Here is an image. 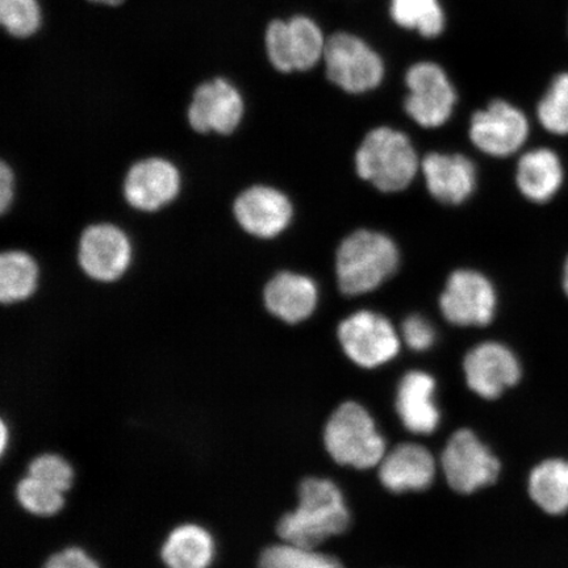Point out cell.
Wrapping results in <instances>:
<instances>
[{"label": "cell", "mask_w": 568, "mask_h": 568, "mask_svg": "<svg viewBox=\"0 0 568 568\" xmlns=\"http://www.w3.org/2000/svg\"><path fill=\"white\" fill-rule=\"evenodd\" d=\"M300 507L284 515L276 528L286 544L316 549L349 525L343 494L328 479H305L300 487Z\"/></svg>", "instance_id": "1"}, {"label": "cell", "mask_w": 568, "mask_h": 568, "mask_svg": "<svg viewBox=\"0 0 568 568\" xmlns=\"http://www.w3.org/2000/svg\"><path fill=\"white\" fill-rule=\"evenodd\" d=\"M322 69L333 88L351 97L378 91L388 77L385 55L364 36L345 30L328 34Z\"/></svg>", "instance_id": "2"}, {"label": "cell", "mask_w": 568, "mask_h": 568, "mask_svg": "<svg viewBox=\"0 0 568 568\" xmlns=\"http://www.w3.org/2000/svg\"><path fill=\"white\" fill-rule=\"evenodd\" d=\"M399 251L386 234L357 231L343 241L337 251V280L345 295L372 293L395 274Z\"/></svg>", "instance_id": "3"}, {"label": "cell", "mask_w": 568, "mask_h": 568, "mask_svg": "<svg viewBox=\"0 0 568 568\" xmlns=\"http://www.w3.org/2000/svg\"><path fill=\"white\" fill-rule=\"evenodd\" d=\"M328 33L308 13L268 21L264 48L268 65L282 75L305 74L322 67Z\"/></svg>", "instance_id": "4"}, {"label": "cell", "mask_w": 568, "mask_h": 568, "mask_svg": "<svg viewBox=\"0 0 568 568\" xmlns=\"http://www.w3.org/2000/svg\"><path fill=\"white\" fill-rule=\"evenodd\" d=\"M357 173L383 193L407 189L415 180L418 158L407 134L389 126L367 133L355 155Z\"/></svg>", "instance_id": "5"}, {"label": "cell", "mask_w": 568, "mask_h": 568, "mask_svg": "<svg viewBox=\"0 0 568 568\" xmlns=\"http://www.w3.org/2000/svg\"><path fill=\"white\" fill-rule=\"evenodd\" d=\"M403 109L407 116L423 128L445 125L459 102V90L449 71L435 60H420L403 75Z\"/></svg>", "instance_id": "6"}, {"label": "cell", "mask_w": 568, "mask_h": 568, "mask_svg": "<svg viewBox=\"0 0 568 568\" xmlns=\"http://www.w3.org/2000/svg\"><path fill=\"white\" fill-rule=\"evenodd\" d=\"M324 442L339 465L371 468L386 456V442L368 412L357 403H345L326 424Z\"/></svg>", "instance_id": "7"}, {"label": "cell", "mask_w": 568, "mask_h": 568, "mask_svg": "<svg viewBox=\"0 0 568 568\" xmlns=\"http://www.w3.org/2000/svg\"><path fill=\"white\" fill-rule=\"evenodd\" d=\"M468 134L483 153L506 159L527 145L531 123L520 105L506 98H493L473 113Z\"/></svg>", "instance_id": "8"}, {"label": "cell", "mask_w": 568, "mask_h": 568, "mask_svg": "<svg viewBox=\"0 0 568 568\" xmlns=\"http://www.w3.org/2000/svg\"><path fill=\"white\" fill-rule=\"evenodd\" d=\"M133 261L132 241L119 225L94 223L84 229L77 243V262L92 282L113 284L124 278Z\"/></svg>", "instance_id": "9"}, {"label": "cell", "mask_w": 568, "mask_h": 568, "mask_svg": "<svg viewBox=\"0 0 568 568\" xmlns=\"http://www.w3.org/2000/svg\"><path fill=\"white\" fill-rule=\"evenodd\" d=\"M182 174L173 161L159 155L134 161L122 183L124 201L134 211L158 213L181 195Z\"/></svg>", "instance_id": "10"}, {"label": "cell", "mask_w": 568, "mask_h": 568, "mask_svg": "<svg viewBox=\"0 0 568 568\" xmlns=\"http://www.w3.org/2000/svg\"><path fill=\"white\" fill-rule=\"evenodd\" d=\"M187 122L197 134L230 138L245 116L244 97L232 82L217 77L203 82L193 92L187 106Z\"/></svg>", "instance_id": "11"}, {"label": "cell", "mask_w": 568, "mask_h": 568, "mask_svg": "<svg viewBox=\"0 0 568 568\" xmlns=\"http://www.w3.org/2000/svg\"><path fill=\"white\" fill-rule=\"evenodd\" d=\"M338 338L347 357L367 368L386 364L400 349L399 336L393 324L371 311H361L345 318L339 325Z\"/></svg>", "instance_id": "12"}, {"label": "cell", "mask_w": 568, "mask_h": 568, "mask_svg": "<svg viewBox=\"0 0 568 568\" xmlns=\"http://www.w3.org/2000/svg\"><path fill=\"white\" fill-rule=\"evenodd\" d=\"M443 467L447 483L460 494L493 485L500 473V462L467 429L458 430L447 443Z\"/></svg>", "instance_id": "13"}, {"label": "cell", "mask_w": 568, "mask_h": 568, "mask_svg": "<svg viewBox=\"0 0 568 568\" xmlns=\"http://www.w3.org/2000/svg\"><path fill=\"white\" fill-rule=\"evenodd\" d=\"M439 307L452 324L485 326L496 314V290L485 275L474 270H458L447 280Z\"/></svg>", "instance_id": "14"}, {"label": "cell", "mask_w": 568, "mask_h": 568, "mask_svg": "<svg viewBox=\"0 0 568 568\" xmlns=\"http://www.w3.org/2000/svg\"><path fill=\"white\" fill-rule=\"evenodd\" d=\"M233 219L241 231L258 240L278 237L294 217L293 203L278 189L254 184L240 191L232 205Z\"/></svg>", "instance_id": "15"}, {"label": "cell", "mask_w": 568, "mask_h": 568, "mask_svg": "<svg viewBox=\"0 0 568 568\" xmlns=\"http://www.w3.org/2000/svg\"><path fill=\"white\" fill-rule=\"evenodd\" d=\"M467 385L485 399H496L521 379V365L513 351L497 343L481 344L466 355Z\"/></svg>", "instance_id": "16"}, {"label": "cell", "mask_w": 568, "mask_h": 568, "mask_svg": "<svg viewBox=\"0 0 568 568\" xmlns=\"http://www.w3.org/2000/svg\"><path fill=\"white\" fill-rule=\"evenodd\" d=\"M565 182L564 160L551 146L531 148L517 161V189L531 204L544 205L552 202L564 189Z\"/></svg>", "instance_id": "17"}, {"label": "cell", "mask_w": 568, "mask_h": 568, "mask_svg": "<svg viewBox=\"0 0 568 568\" xmlns=\"http://www.w3.org/2000/svg\"><path fill=\"white\" fill-rule=\"evenodd\" d=\"M423 173L432 196L445 204L466 202L477 186V169L460 154H428L423 161Z\"/></svg>", "instance_id": "18"}, {"label": "cell", "mask_w": 568, "mask_h": 568, "mask_svg": "<svg viewBox=\"0 0 568 568\" xmlns=\"http://www.w3.org/2000/svg\"><path fill=\"white\" fill-rule=\"evenodd\" d=\"M318 291L307 275L282 272L273 276L264 288L266 310L287 324L307 320L316 310Z\"/></svg>", "instance_id": "19"}, {"label": "cell", "mask_w": 568, "mask_h": 568, "mask_svg": "<svg viewBox=\"0 0 568 568\" xmlns=\"http://www.w3.org/2000/svg\"><path fill=\"white\" fill-rule=\"evenodd\" d=\"M436 464L425 447L415 444L396 446L381 462L379 478L393 493L422 491L432 485Z\"/></svg>", "instance_id": "20"}, {"label": "cell", "mask_w": 568, "mask_h": 568, "mask_svg": "<svg viewBox=\"0 0 568 568\" xmlns=\"http://www.w3.org/2000/svg\"><path fill=\"white\" fill-rule=\"evenodd\" d=\"M436 382L423 372H410L400 382L396 409L406 428L415 435H432L439 424L435 404Z\"/></svg>", "instance_id": "21"}, {"label": "cell", "mask_w": 568, "mask_h": 568, "mask_svg": "<svg viewBox=\"0 0 568 568\" xmlns=\"http://www.w3.org/2000/svg\"><path fill=\"white\" fill-rule=\"evenodd\" d=\"M41 281L39 262L23 248L0 254V302L17 305L32 300Z\"/></svg>", "instance_id": "22"}, {"label": "cell", "mask_w": 568, "mask_h": 568, "mask_svg": "<svg viewBox=\"0 0 568 568\" xmlns=\"http://www.w3.org/2000/svg\"><path fill=\"white\" fill-rule=\"evenodd\" d=\"M388 17L399 30L428 41L442 38L447 27L443 0H388Z\"/></svg>", "instance_id": "23"}, {"label": "cell", "mask_w": 568, "mask_h": 568, "mask_svg": "<svg viewBox=\"0 0 568 568\" xmlns=\"http://www.w3.org/2000/svg\"><path fill=\"white\" fill-rule=\"evenodd\" d=\"M215 545L210 532L197 525L178 527L162 546V559L169 568H209Z\"/></svg>", "instance_id": "24"}, {"label": "cell", "mask_w": 568, "mask_h": 568, "mask_svg": "<svg viewBox=\"0 0 568 568\" xmlns=\"http://www.w3.org/2000/svg\"><path fill=\"white\" fill-rule=\"evenodd\" d=\"M529 494L546 514L558 516L568 510V462L549 459L539 464L529 478Z\"/></svg>", "instance_id": "25"}, {"label": "cell", "mask_w": 568, "mask_h": 568, "mask_svg": "<svg viewBox=\"0 0 568 568\" xmlns=\"http://www.w3.org/2000/svg\"><path fill=\"white\" fill-rule=\"evenodd\" d=\"M539 128L550 136H568V70H559L550 78L535 106Z\"/></svg>", "instance_id": "26"}, {"label": "cell", "mask_w": 568, "mask_h": 568, "mask_svg": "<svg viewBox=\"0 0 568 568\" xmlns=\"http://www.w3.org/2000/svg\"><path fill=\"white\" fill-rule=\"evenodd\" d=\"M258 568H345L339 560L316 549L283 544L262 554Z\"/></svg>", "instance_id": "27"}, {"label": "cell", "mask_w": 568, "mask_h": 568, "mask_svg": "<svg viewBox=\"0 0 568 568\" xmlns=\"http://www.w3.org/2000/svg\"><path fill=\"white\" fill-rule=\"evenodd\" d=\"M0 23L12 38H31L42 24L41 6L38 0H0Z\"/></svg>", "instance_id": "28"}, {"label": "cell", "mask_w": 568, "mask_h": 568, "mask_svg": "<svg viewBox=\"0 0 568 568\" xmlns=\"http://www.w3.org/2000/svg\"><path fill=\"white\" fill-rule=\"evenodd\" d=\"M18 499L28 513L38 516H52L63 506V494L47 483L28 475L17 488Z\"/></svg>", "instance_id": "29"}, {"label": "cell", "mask_w": 568, "mask_h": 568, "mask_svg": "<svg viewBox=\"0 0 568 568\" xmlns=\"http://www.w3.org/2000/svg\"><path fill=\"white\" fill-rule=\"evenodd\" d=\"M28 475L59 489L62 494L73 485L74 477L73 468L65 459L55 454H44V456L36 458L30 465Z\"/></svg>", "instance_id": "30"}, {"label": "cell", "mask_w": 568, "mask_h": 568, "mask_svg": "<svg viewBox=\"0 0 568 568\" xmlns=\"http://www.w3.org/2000/svg\"><path fill=\"white\" fill-rule=\"evenodd\" d=\"M403 337L410 349L417 352L428 351L435 344L436 331L423 316H409L403 324Z\"/></svg>", "instance_id": "31"}, {"label": "cell", "mask_w": 568, "mask_h": 568, "mask_svg": "<svg viewBox=\"0 0 568 568\" xmlns=\"http://www.w3.org/2000/svg\"><path fill=\"white\" fill-rule=\"evenodd\" d=\"M17 180L16 169L11 163L2 160L0 162V213L3 216L12 210L13 203H16Z\"/></svg>", "instance_id": "32"}, {"label": "cell", "mask_w": 568, "mask_h": 568, "mask_svg": "<svg viewBox=\"0 0 568 568\" xmlns=\"http://www.w3.org/2000/svg\"><path fill=\"white\" fill-rule=\"evenodd\" d=\"M44 568H99V566L83 550L70 548L54 554Z\"/></svg>", "instance_id": "33"}, {"label": "cell", "mask_w": 568, "mask_h": 568, "mask_svg": "<svg viewBox=\"0 0 568 568\" xmlns=\"http://www.w3.org/2000/svg\"><path fill=\"white\" fill-rule=\"evenodd\" d=\"M357 2L361 0H302L303 11L314 18L328 17Z\"/></svg>", "instance_id": "34"}, {"label": "cell", "mask_w": 568, "mask_h": 568, "mask_svg": "<svg viewBox=\"0 0 568 568\" xmlns=\"http://www.w3.org/2000/svg\"><path fill=\"white\" fill-rule=\"evenodd\" d=\"M562 288L565 295L568 297V255L565 260L564 268H562Z\"/></svg>", "instance_id": "35"}, {"label": "cell", "mask_w": 568, "mask_h": 568, "mask_svg": "<svg viewBox=\"0 0 568 568\" xmlns=\"http://www.w3.org/2000/svg\"><path fill=\"white\" fill-rule=\"evenodd\" d=\"M89 2L109 7H118L120 4H123L125 0H89Z\"/></svg>", "instance_id": "36"}, {"label": "cell", "mask_w": 568, "mask_h": 568, "mask_svg": "<svg viewBox=\"0 0 568 568\" xmlns=\"http://www.w3.org/2000/svg\"><path fill=\"white\" fill-rule=\"evenodd\" d=\"M0 433H2V452L4 453L6 446H7V428H6L4 423L2 425V432H0Z\"/></svg>", "instance_id": "37"}]
</instances>
